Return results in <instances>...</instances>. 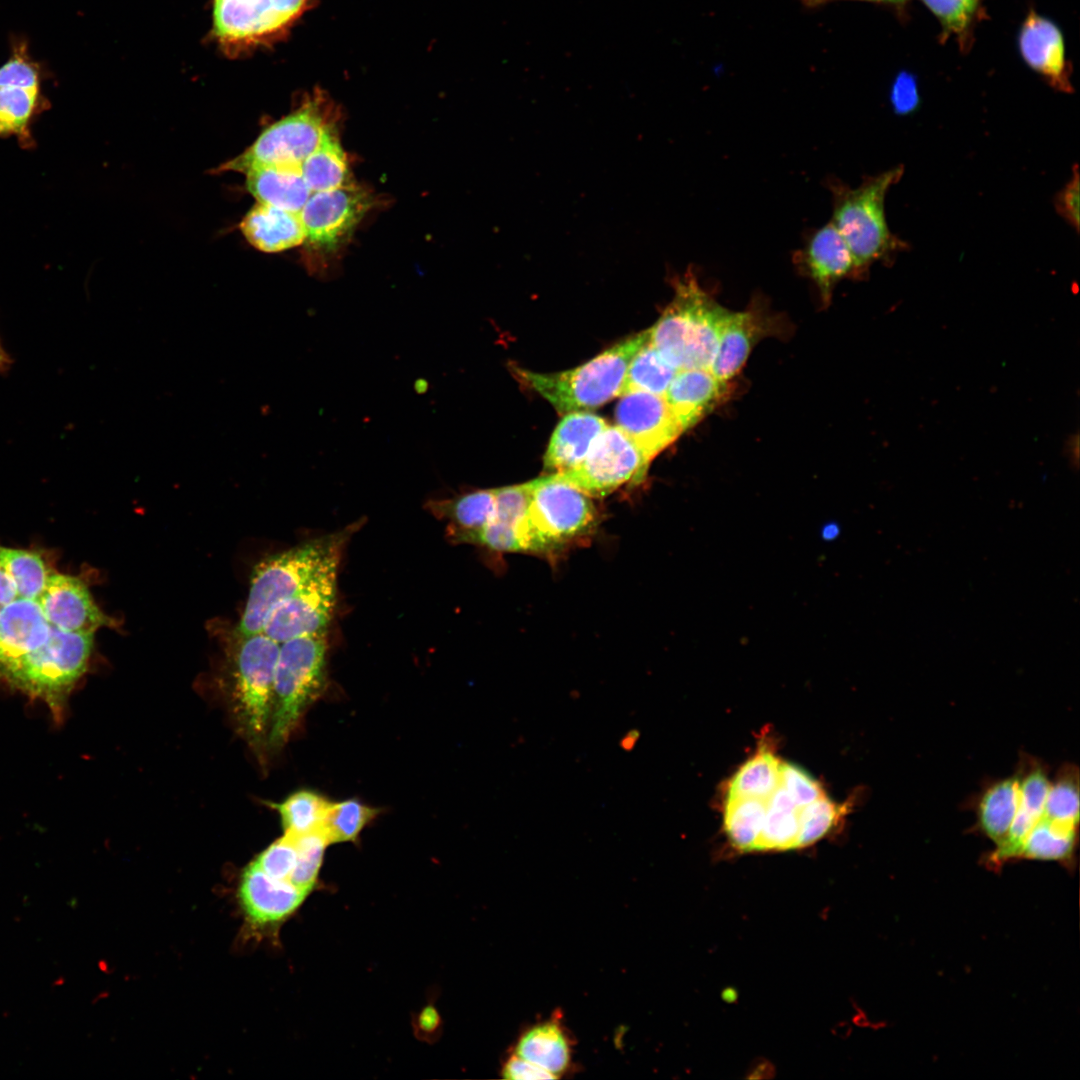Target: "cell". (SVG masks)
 I'll return each mask as SVG.
<instances>
[{
    "label": "cell",
    "instance_id": "obj_30",
    "mask_svg": "<svg viewBox=\"0 0 1080 1080\" xmlns=\"http://www.w3.org/2000/svg\"><path fill=\"white\" fill-rule=\"evenodd\" d=\"M516 1055L558 1078L569 1065L570 1048L559 1024L546 1022L530 1028L520 1037Z\"/></svg>",
    "mask_w": 1080,
    "mask_h": 1080
},
{
    "label": "cell",
    "instance_id": "obj_9",
    "mask_svg": "<svg viewBox=\"0 0 1080 1080\" xmlns=\"http://www.w3.org/2000/svg\"><path fill=\"white\" fill-rule=\"evenodd\" d=\"M328 112L324 96L313 94L298 109L267 127L250 147L218 170L246 174L261 166H301L329 125Z\"/></svg>",
    "mask_w": 1080,
    "mask_h": 1080
},
{
    "label": "cell",
    "instance_id": "obj_34",
    "mask_svg": "<svg viewBox=\"0 0 1080 1080\" xmlns=\"http://www.w3.org/2000/svg\"><path fill=\"white\" fill-rule=\"evenodd\" d=\"M677 372L678 370L663 358L648 339L628 365L620 396L632 391L664 396Z\"/></svg>",
    "mask_w": 1080,
    "mask_h": 1080
},
{
    "label": "cell",
    "instance_id": "obj_29",
    "mask_svg": "<svg viewBox=\"0 0 1080 1080\" xmlns=\"http://www.w3.org/2000/svg\"><path fill=\"white\" fill-rule=\"evenodd\" d=\"M1020 773L990 786L978 806V824L995 845L1006 838L1015 817L1020 795Z\"/></svg>",
    "mask_w": 1080,
    "mask_h": 1080
},
{
    "label": "cell",
    "instance_id": "obj_5",
    "mask_svg": "<svg viewBox=\"0 0 1080 1080\" xmlns=\"http://www.w3.org/2000/svg\"><path fill=\"white\" fill-rule=\"evenodd\" d=\"M648 339L649 329L564 372L542 374L519 367L512 370L522 383L548 400L559 413L596 408L620 395L628 365Z\"/></svg>",
    "mask_w": 1080,
    "mask_h": 1080
},
{
    "label": "cell",
    "instance_id": "obj_33",
    "mask_svg": "<svg viewBox=\"0 0 1080 1080\" xmlns=\"http://www.w3.org/2000/svg\"><path fill=\"white\" fill-rule=\"evenodd\" d=\"M766 810L760 840L756 850H786L797 848L799 808L779 785L765 800Z\"/></svg>",
    "mask_w": 1080,
    "mask_h": 1080
},
{
    "label": "cell",
    "instance_id": "obj_27",
    "mask_svg": "<svg viewBox=\"0 0 1080 1080\" xmlns=\"http://www.w3.org/2000/svg\"><path fill=\"white\" fill-rule=\"evenodd\" d=\"M425 507L436 518L450 521L447 533H473L491 520L495 489H477L451 498L431 499Z\"/></svg>",
    "mask_w": 1080,
    "mask_h": 1080
},
{
    "label": "cell",
    "instance_id": "obj_48",
    "mask_svg": "<svg viewBox=\"0 0 1080 1080\" xmlns=\"http://www.w3.org/2000/svg\"><path fill=\"white\" fill-rule=\"evenodd\" d=\"M440 1015L432 1005L424 1007L416 1017V1031L424 1037H430L440 1028Z\"/></svg>",
    "mask_w": 1080,
    "mask_h": 1080
},
{
    "label": "cell",
    "instance_id": "obj_22",
    "mask_svg": "<svg viewBox=\"0 0 1080 1080\" xmlns=\"http://www.w3.org/2000/svg\"><path fill=\"white\" fill-rule=\"evenodd\" d=\"M606 427L604 419L590 412L567 413L551 436L544 455L545 469L560 473L577 466Z\"/></svg>",
    "mask_w": 1080,
    "mask_h": 1080
},
{
    "label": "cell",
    "instance_id": "obj_50",
    "mask_svg": "<svg viewBox=\"0 0 1080 1080\" xmlns=\"http://www.w3.org/2000/svg\"><path fill=\"white\" fill-rule=\"evenodd\" d=\"M12 364V358L0 341V373H6Z\"/></svg>",
    "mask_w": 1080,
    "mask_h": 1080
},
{
    "label": "cell",
    "instance_id": "obj_45",
    "mask_svg": "<svg viewBox=\"0 0 1080 1080\" xmlns=\"http://www.w3.org/2000/svg\"><path fill=\"white\" fill-rule=\"evenodd\" d=\"M890 99L895 112L899 114L910 113L916 109L919 105V93L913 74L902 71L897 75Z\"/></svg>",
    "mask_w": 1080,
    "mask_h": 1080
},
{
    "label": "cell",
    "instance_id": "obj_35",
    "mask_svg": "<svg viewBox=\"0 0 1080 1080\" xmlns=\"http://www.w3.org/2000/svg\"><path fill=\"white\" fill-rule=\"evenodd\" d=\"M766 803L753 797L727 796L724 827L730 842L741 851L757 849L763 829Z\"/></svg>",
    "mask_w": 1080,
    "mask_h": 1080
},
{
    "label": "cell",
    "instance_id": "obj_46",
    "mask_svg": "<svg viewBox=\"0 0 1080 1080\" xmlns=\"http://www.w3.org/2000/svg\"><path fill=\"white\" fill-rule=\"evenodd\" d=\"M1055 209L1068 224L1079 231V174L1073 167V176L1055 197Z\"/></svg>",
    "mask_w": 1080,
    "mask_h": 1080
},
{
    "label": "cell",
    "instance_id": "obj_39",
    "mask_svg": "<svg viewBox=\"0 0 1080 1080\" xmlns=\"http://www.w3.org/2000/svg\"><path fill=\"white\" fill-rule=\"evenodd\" d=\"M1078 769L1072 765L1062 768L1050 785L1042 816L1057 822L1078 826L1079 786Z\"/></svg>",
    "mask_w": 1080,
    "mask_h": 1080
},
{
    "label": "cell",
    "instance_id": "obj_15",
    "mask_svg": "<svg viewBox=\"0 0 1080 1080\" xmlns=\"http://www.w3.org/2000/svg\"><path fill=\"white\" fill-rule=\"evenodd\" d=\"M1018 48L1024 62L1050 87L1072 93V65L1066 58L1062 31L1051 19L1029 9L1018 34Z\"/></svg>",
    "mask_w": 1080,
    "mask_h": 1080
},
{
    "label": "cell",
    "instance_id": "obj_19",
    "mask_svg": "<svg viewBox=\"0 0 1080 1080\" xmlns=\"http://www.w3.org/2000/svg\"><path fill=\"white\" fill-rule=\"evenodd\" d=\"M699 287L691 273L679 279L672 302L649 329V342L678 371L684 366L688 332Z\"/></svg>",
    "mask_w": 1080,
    "mask_h": 1080
},
{
    "label": "cell",
    "instance_id": "obj_21",
    "mask_svg": "<svg viewBox=\"0 0 1080 1080\" xmlns=\"http://www.w3.org/2000/svg\"><path fill=\"white\" fill-rule=\"evenodd\" d=\"M766 319L754 310L731 312L723 326L709 370L728 382L741 369L753 346L767 334Z\"/></svg>",
    "mask_w": 1080,
    "mask_h": 1080
},
{
    "label": "cell",
    "instance_id": "obj_12",
    "mask_svg": "<svg viewBox=\"0 0 1080 1080\" xmlns=\"http://www.w3.org/2000/svg\"><path fill=\"white\" fill-rule=\"evenodd\" d=\"M369 202L367 193L351 184L313 192L300 211L305 240L324 251L335 250L361 220Z\"/></svg>",
    "mask_w": 1080,
    "mask_h": 1080
},
{
    "label": "cell",
    "instance_id": "obj_28",
    "mask_svg": "<svg viewBox=\"0 0 1080 1080\" xmlns=\"http://www.w3.org/2000/svg\"><path fill=\"white\" fill-rule=\"evenodd\" d=\"M331 128L330 124L326 127L318 146L300 166L302 176L312 193L348 185L346 154Z\"/></svg>",
    "mask_w": 1080,
    "mask_h": 1080
},
{
    "label": "cell",
    "instance_id": "obj_4",
    "mask_svg": "<svg viewBox=\"0 0 1080 1080\" xmlns=\"http://www.w3.org/2000/svg\"><path fill=\"white\" fill-rule=\"evenodd\" d=\"M529 484L530 499L518 531L519 552L551 555L595 529L598 515L589 495L553 473Z\"/></svg>",
    "mask_w": 1080,
    "mask_h": 1080
},
{
    "label": "cell",
    "instance_id": "obj_17",
    "mask_svg": "<svg viewBox=\"0 0 1080 1080\" xmlns=\"http://www.w3.org/2000/svg\"><path fill=\"white\" fill-rule=\"evenodd\" d=\"M495 489L491 520L473 533H447L453 543L477 544L496 552H519L518 531L530 499L529 482Z\"/></svg>",
    "mask_w": 1080,
    "mask_h": 1080
},
{
    "label": "cell",
    "instance_id": "obj_8",
    "mask_svg": "<svg viewBox=\"0 0 1080 1080\" xmlns=\"http://www.w3.org/2000/svg\"><path fill=\"white\" fill-rule=\"evenodd\" d=\"M314 0H213V35L228 56L271 45L291 30Z\"/></svg>",
    "mask_w": 1080,
    "mask_h": 1080
},
{
    "label": "cell",
    "instance_id": "obj_37",
    "mask_svg": "<svg viewBox=\"0 0 1080 1080\" xmlns=\"http://www.w3.org/2000/svg\"><path fill=\"white\" fill-rule=\"evenodd\" d=\"M330 802L314 791L301 790L271 806L278 811L285 834L300 837L321 829Z\"/></svg>",
    "mask_w": 1080,
    "mask_h": 1080
},
{
    "label": "cell",
    "instance_id": "obj_41",
    "mask_svg": "<svg viewBox=\"0 0 1080 1080\" xmlns=\"http://www.w3.org/2000/svg\"><path fill=\"white\" fill-rule=\"evenodd\" d=\"M840 816V807L823 794L815 801L799 808V833L797 848L805 847L822 838Z\"/></svg>",
    "mask_w": 1080,
    "mask_h": 1080
},
{
    "label": "cell",
    "instance_id": "obj_2",
    "mask_svg": "<svg viewBox=\"0 0 1080 1080\" xmlns=\"http://www.w3.org/2000/svg\"><path fill=\"white\" fill-rule=\"evenodd\" d=\"M903 172V166H897L875 176H865L856 188L836 177L826 181L832 196L830 221L852 253L855 276L867 273L875 262H890L907 248L906 243L890 231L884 209L888 190L901 179Z\"/></svg>",
    "mask_w": 1080,
    "mask_h": 1080
},
{
    "label": "cell",
    "instance_id": "obj_42",
    "mask_svg": "<svg viewBox=\"0 0 1080 1080\" xmlns=\"http://www.w3.org/2000/svg\"><path fill=\"white\" fill-rule=\"evenodd\" d=\"M297 859L296 838L285 834L263 850L253 861L267 875L290 881Z\"/></svg>",
    "mask_w": 1080,
    "mask_h": 1080
},
{
    "label": "cell",
    "instance_id": "obj_24",
    "mask_svg": "<svg viewBox=\"0 0 1080 1080\" xmlns=\"http://www.w3.org/2000/svg\"><path fill=\"white\" fill-rule=\"evenodd\" d=\"M247 188L259 203L300 213L312 194L300 166L268 165L246 173Z\"/></svg>",
    "mask_w": 1080,
    "mask_h": 1080
},
{
    "label": "cell",
    "instance_id": "obj_44",
    "mask_svg": "<svg viewBox=\"0 0 1080 1080\" xmlns=\"http://www.w3.org/2000/svg\"><path fill=\"white\" fill-rule=\"evenodd\" d=\"M1 86L41 89L39 68L26 54L24 46L16 47L10 59L0 67Z\"/></svg>",
    "mask_w": 1080,
    "mask_h": 1080
},
{
    "label": "cell",
    "instance_id": "obj_23",
    "mask_svg": "<svg viewBox=\"0 0 1080 1080\" xmlns=\"http://www.w3.org/2000/svg\"><path fill=\"white\" fill-rule=\"evenodd\" d=\"M247 241L263 252H279L300 245L305 229L300 213L257 203L240 223Z\"/></svg>",
    "mask_w": 1080,
    "mask_h": 1080
},
{
    "label": "cell",
    "instance_id": "obj_36",
    "mask_svg": "<svg viewBox=\"0 0 1080 1080\" xmlns=\"http://www.w3.org/2000/svg\"><path fill=\"white\" fill-rule=\"evenodd\" d=\"M780 765L772 751L759 748L732 777L727 796L766 800L780 784Z\"/></svg>",
    "mask_w": 1080,
    "mask_h": 1080
},
{
    "label": "cell",
    "instance_id": "obj_25",
    "mask_svg": "<svg viewBox=\"0 0 1080 1080\" xmlns=\"http://www.w3.org/2000/svg\"><path fill=\"white\" fill-rule=\"evenodd\" d=\"M729 313L700 286L694 302L683 369H709Z\"/></svg>",
    "mask_w": 1080,
    "mask_h": 1080
},
{
    "label": "cell",
    "instance_id": "obj_6",
    "mask_svg": "<svg viewBox=\"0 0 1080 1080\" xmlns=\"http://www.w3.org/2000/svg\"><path fill=\"white\" fill-rule=\"evenodd\" d=\"M327 631L280 643L267 745L282 747L326 682Z\"/></svg>",
    "mask_w": 1080,
    "mask_h": 1080
},
{
    "label": "cell",
    "instance_id": "obj_26",
    "mask_svg": "<svg viewBox=\"0 0 1080 1080\" xmlns=\"http://www.w3.org/2000/svg\"><path fill=\"white\" fill-rule=\"evenodd\" d=\"M47 108L41 89L0 87V137L13 138L24 149L36 145L32 126Z\"/></svg>",
    "mask_w": 1080,
    "mask_h": 1080
},
{
    "label": "cell",
    "instance_id": "obj_51",
    "mask_svg": "<svg viewBox=\"0 0 1080 1080\" xmlns=\"http://www.w3.org/2000/svg\"><path fill=\"white\" fill-rule=\"evenodd\" d=\"M637 738H638V734L634 735V731H631L628 735L623 737V739L621 741L622 747L624 749L631 748L635 744Z\"/></svg>",
    "mask_w": 1080,
    "mask_h": 1080
},
{
    "label": "cell",
    "instance_id": "obj_14",
    "mask_svg": "<svg viewBox=\"0 0 1080 1080\" xmlns=\"http://www.w3.org/2000/svg\"><path fill=\"white\" fill-rule=\"evenodd\" d=\"M309 892L288 880L273 878L251 862L242 872L238 886L240 907L254 929H269L287 920L302 905Z\"/></svg>",
    "mask_w": 1080,
    "mask_h": 1080
},
{
    "label": "cell",
    "instance_id": "obj_1",
    "mask_svg": "<svg viewBox=\"0 0 1080 1080\" xmlns=\"http://www.w3.org/2000/svg\"><path fill=\"white\" fill-rule=\"evenodd\" d=\"M109 618L86 583L44 552L0 544V682L45 703L56 720L87 671Z\"/></svg>",
    "mask_w": 1080,
    "mask_h": 1080
},
{
    "label": "cell",
    "instance_id": "obj_18",
    "mask_svg": "<svg viewBox=\"0 0 1080 1080\" xmlns=\"http://www.w3.org/2000/svg\"><path fill=\"white\" fill-rule=\"evenodd\" d=\"M727 391V383L709 369L691 368L676 373L664 398L684 432L719 405Z\"/></svg>",
    "mask_w": 1080,
    "mask_h": 1080
},
{
    "label": "cell",
    "instance_id": "obj_31",
    "mask_svg": "<svg viewBox=\"0 0 1080 1080\" xmlns=\"http://www.w3.org/2000/svg\"><path fill=\"white\" fill-rule=\"evenodd\" d=\"M985 0H922L941 26L939 39L956 40L963 53L974 43L976 25L984 18Z\"/></svg>",
    "mask_w": 1080,
    "mask_h": 1080
},
{
    "label": "cell",
    "instance_id": "obj_43",
    "mask_svg": "<svg viewBox=\"0 0 1080 1080\" xmlns=\"http://www.w3.org/2000/svg\"><path fill=\"white\" fill-rule=\"evenodd\" d=\"M789 799L801 808L822 796L818 782L802 768L787 762L780 765V784Z\"/></svg>",
    "mask_w": 1080,
    "mask_h": 1080
},
{
    "label": "cell",
    "instance_id": "obj_38",
    "mask_svg": "<svg viewBox=\"0 0 1080 1080\" xmlns=\"http://www.w3.org/2000/svg\"><path fill=\"white\" fill-rule=\"evenodd\" d=\"M380 813L355 799L330 802L321 831L329 845L356 841L361 831Z\"/></svg>",
    "mask_w": 1080,
    "mask_h": 1080
},
{
    "label": "cell",
    "instance_id": "obj_7",
    "mask_svg": "<svg viewBox=\"0 0 1080 1080\" xmlns=\"http://www.w3.org/2000/svg\"><path fill=\"white\" fill-rule=\"evenodd\" d=\"M232 670V711L242 736L260 753L271 725L280 643L263 631L237 636Z\"/></svg>",
    "mask_w": 1080,
    "mask_h": 1080
},
{
    "label": "cell",
    "instance_id": "obj_49",
    "mask_svg": "<svg viewBox=\"0 0 1080 1080\" xmlns=\"http://www.w3.org/2000/svg\"><path fill=\"white\" fill-rule=\"evenodd\" d=\"M799 1L806 8L813 9V8H818V7H821L823 5L828 4L830 2H834V1H838V0H799ZM857 1H867V2H872V3H877V4L902 8L905 5H907L911 0H857Z\"/></svg>",
    "mask_w": 1080,
    "mask_h": 1080
},
{
    "label": "cell",
    "instance_id": "obj_11",
    "mask_svg": "<svg viewBox=\"0 0 1080 1080\" xmlns=\"http://www.w3.org/2000/svg\"><path fill=\"white\" fill-rule=\"evenodd\" d=\"M341 555L328 559L300 590L271 611L262 630L266 635L282 643L327 631L336 604Z\"/></svg>",
    "mask_w": 1080,
    "mask_h": 1080
},
{
    "label": "cell",
    "instance_id": "obj_47",
    "mask_svg": "<svg viewBox=\"0 0 1080 1080\" xmlns=\"http://www.w3.org/2000/svg\"><path fill=\"white\" fill-rule=\"evenodd\" d=\"M502 1072L505 1079L513 1080H538L557 1078L549 1071L527 1060L522 1059L516 1054L506 1061Z\"/></svg>",
    "mask_w": 1080,
    "mask_h": 1080
},
{
    "label": "cell",
    "instance_id": "obj_20",
    "mask_svg": "<svg viewBox=\"0 0 1080 1080\" xmlns=\"http://www.w3.org/2000/svg\"><path fill=\"white\" fill-rule=\"evenodd\" d=\"M1051 783L1040 766L1033 767L1021 777L1019 804L1002 843L988 856L986 864L991 868L1019 859L1020 851L1029 832L1042 817L1045 800Z\"/></svg>",
    "mask_w": 1080,
    "mask_h": 1080
},
{
    "label": "cell",
    "instance_id": "obj_16",
    "mask_svg": "<svg viewBox=\"0 0 1080 1080\" xmlns=\"http://www.w3.org/2000/svg\"><path fill=\"white\" fill-rule=\"evenodd\" d=\"M793 262L815 283L823 300L831 297L837 282L855 276L852 253L832 221L807 234L803 247L793 253Z\"/></svg>",
    "mask_w": 1080,
    "mask_h": 1080
},
{
    "label": "cell",
    "instance_id": "obj_10",
    "mask_svg": "<svg viewBox=\"0 0 1080 1080\" xmlns=\"http://www.w3.org/2000/svg\"><path fill=\"white\" fill-rule=\"evenodd\" d=\"M648 465L641 451L618 426H607L577 466L553 474L590 497H603L630 481H641Z\"/></svg>",
    "mask_w": 1080,
    "mask_h": 1080
},
{
    "label": "cell",
    "instance_id": "obj_40",
    "mask_svg": "<svg viewBox=\"0 0 1080 1080\" xmlns=\"http://www.w3.org/2000/svg\"><path fill=\"white\" fill-rule=\"evenodd\" d=\"M295 838L297 859L290 882L310 893L317 881L329 843L321 829Z\"/></svg>",
    "mask_w": 1080,
    "mask_h": 1080
},
{
    "label": "cell",
    "instance_id": "obj_3",
    "mask_svg": "<svg viewBox=\"0 0 1080 1080\" xmlns=\"http://www.w3.org/2000/svg\"><path fill=\"white\" fill-rule=\"evenodd\" d=\"M360 526L357 521L258 563L236 636L261 632L271 611L300 590L328 559L342 553Z\"/></svg>",
    "mask_w": 1080,
    "mask_h": 1080
},
{
    "label": "cell",
    "instance_id": "obj_13",
    "mask_svg": "<svg viewBox=\"0 0 1080 1080\" xmlns=\"http://www.w3.org/2000/svg\"><path fill=\"white\" fill-rule=\"evenodd\" d=\"M615 419L649 463L683 432L664 396L649 392L621 395Z\"/></svg>",
    "mask_w": 1080,
    "mask_h": 1080
},
{
    "label": "cell",
    "instance_id": "obj_32",
    "mask_svg": "<svg viewBox=\"0 0 1080 1080\" xmlns=\"http://www.w3.org/2000/svg\"><path fill=\"white\" fill-rule=\"evenodd\" d=\"M1078 826L1041 817L1026 837L1019 859L1050 860L1071 865Z\"/></svg>",
    "mask_w": 1080,
    "mask_h": 1080
}]
</instances>
